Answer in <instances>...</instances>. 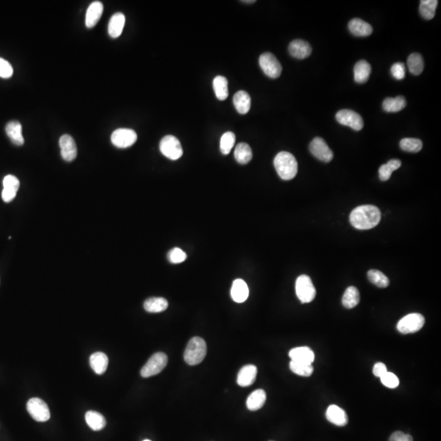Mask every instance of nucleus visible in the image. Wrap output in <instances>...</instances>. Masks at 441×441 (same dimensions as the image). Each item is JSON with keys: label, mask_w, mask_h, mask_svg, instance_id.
I'll use <instances>...</instances> for the list:
<instances>
[{"label": "nucleus", "mask_w": 441, "mask_h": 441, "mask_svg": "<svg viewBox=\"0 0 441 441\" xmlns=\"http://www.w3.org/2000/svg\"><path fill=\"white\" fill-rule=\"evenodd\" d=\"M381 212L373 205H361L353 209L350 215V222L358 230H369L379 224Z\"/></svg>", "instance_id": "f257e3e1"}, {"label": "nucleus", "mask_w": 441, "mask_h": 441, "mask_svg": "<svg viewBox=\"0 0 441 441\" xmlns=\"http://www.w3.org/2000/svg\"><path fill=\"white\" fill-rule=\"evenodd\" d=\"M275 170L281 179L289 181L296 177L299 165L292 154L282 152L277 154L274 160Z\"/></svg>", "instance_id": "f03ea898"}, {"label": "nucleus", "mask_w": 441, "mask_h": 441, "mask_svg": "<svg viewBox=\"0 0 441 441\" xmlns=\"http://www.w3.org/2000/svg\"><path fill=\"white\" fill-rule=\"evenodd\" d=\"M206 354L207 345L205 340L200 337H192L184 352V360L186 364L193 366L201 364Z\"/></svg>", "instance_id": "7ed1b4c3"}, {"label": "nucleus", "mask_w": 441, "mask_h": 441, "mask_svg": "<svg viewBox=\"0 0 441 441\" xmlns=\"http://www.w3.org/2000/svg\"><path fill=\"white\" fill-rule=\"evenodd\" d=\"M296 293L302 303H311L315 299L316 295V288L308 275H300L297 279Z\"/></svg>", "instance_id": "20e7f679"}, {"label": "nucleus", "mask_w": 441, "mask_h": 441, "mask_svg": "<svg viewBox=\"0 0 441 441\" xmlns=\"http://www.w3.org/2000/svg\"><path fill=\"white\" fill-rule=\"evenodd\" d=\"M160 150L161 153L169 160H178L183 155V150L179 140L173 135L164 136L160 141Z\"/></svg>", "instance_id": "39448f33"}, {"label": "nucleus", "mask_w": 441, "mask_h": 441, "mask_svg": "<svg viewBox=\"0 0 441 441\" xmlns=\"http://www.w3.org/2000/svg\"><path fill=\"white\" fill-rule=\"evenodd\" d=\"M425 324L424 316L419 313H412L402 318L397 324V330L403 333H414L422 329Z\"/></svg>", "instance_id": "423d86ee"}, {"label": "nucleus", "mask_w": 441, "mask_h": 441, "mask_svg": "<svg viewBox=\"0 0 441 441\" xmlns=\"http://www.w3.org/2000/svg\"><path fill=\"white\" fill-rule=\"evenodd\" d=\"M168 364V356L163 352H157L148 360L146 364L141 370V375L143 377H150L157 375L164 370Z\"/></svg>", "instance_id": "0eeeda50"}, {"label": "nucleus", "mask_w": 441, "mask_h": 441, "mask_svg": "<svg viewBox=\"0 0 441 441\" xmlns=\"http://www.w3.org/2000/svg\"><path fill=\"white\" fill-rule=\"evenodd\" d=\"M26 408H27L28 413L32 417L33 419L35 420L37 422H47L51 417L48 406L41 399H30V401L27 402Z\"/></svg>", "instance_id": "6e6552de"}, {"label": "nucleus", "mask_w": 441, "mask_h": 441, "mask_svg": "<svg viewBox=\"0 0 441 441\" xmlns=\"http://www.w3.org/2000/svg\"><path fill=\"white\" fill-rule=\"evenodd\" d=\"M259 65L265 75L271 79H277L281 75V64L271 53H265L260 56Z\"/></svg>", "instance_id": "1a4fd4ad"}, {"label": "nucleus", "mask_w": 441, "mask_h": 441, "mask_svg": "<svg viewBox=\"0 0 441 441\" xmlns=\"http://www.w3.org/2000/svg\"><path fill=\"white\" fill-rule=\"evenodd\" d=\"M137 140L136 132L129 128H119L111 135V142L118 148L132 146Z\"/></svg>", "instance_id": "9d476101"}, {"label": "nucleus", "mask_w": 441, "mask_h": 441, "mask_svg": "<svg viewBox=\"0 0 441 441\" xmlns=\"http://www.w3.org/2000/svg\"><path fill=\"white\" fill-rule=\"evenodd\" d=\"M336 120L341 125L348 126L356 131L361 130L364 127L362 117L352 110L339 111L336 115Z\"/></svg>", "instance_id": "9b49d317"}, {"label": "nucleus", "mask_w": 441, "mask_h": 441, "mask_svg": "<svg viewBox=\"0 0 441 441\" xmlns=\"http://www.w3.org/2000/svg\"><path fill=\"white\" fill-rule=\"evenodd\" d=\"M309 149L316 159L323 162H330L333 159V153L321 137L314 138L310 144Z\"/></svg>", "instance_id": "f8f14e48"}, {"label": "nucleus", "mask_w": 441, "mask_h": 441, "mask_svg": "<svg viewBox=\"0 0 441 441\" xmlns=\"http://www.w3.org/2000/svg\"><path fill=\"white\" fill-rule=\"evenodd\" d=\"M61 155L63 160L71 162L77 157V146L75 140L71 135L65 134L59 140Z\"/></svg>", "instance_id": "ddd939ff"}, {"label": "nucleus", "mask_w": 441, "mask_h": 441, "mask_svg": "<svg viewBox=\"0 0 441 441\" xmlns=\"http://www.w3.org/2000/svg\"><path fill=\"white\" fill-rule=\"evenodd\" d=\"M4 190L2 191L3 201L6 203L11 202L17 195L19 189L20 181L13 175H8L3 181Z\"/></svg>", "instance_id": "4468645a"}, {"label": "nucleus", "mask_w": 441, "mask_h": 441, "mask_svg": "<svg viewBox=\"0 0 441 441\" xmlns=\"http://www.w3.org/2000/svg\"><path fill=\"white\" fill-rule=\"evenodd\" d=\"M288 52L290 55L297 59H305L311 55L312 48L306 41L296 39L290 43Z\"/></svg>", "instance_id": "2eb2a0df"}, {"label": "nucleus", "mask_w": 441, "mask_h": 441, "mask_svg": "<svg viewBox=\"0 0 441 441\" xmlns=\"http://www.w3.org/2000/svg\"><path fill=\"white\" fill-rule=\"evenodd\" d=\"M257 373H258V369L255 365H244L238 373L237 383L239 386L243 387L251 386L256 380Z\"/></svg>", "instance_id": "dca6fc26"}, {"label": "nucleus", "mask_w": 441, "mask_h": 441, "mask_svg": "<svg viewBox=\"0 0 441 441\" xmlns=\"http://www.w3.org/2000/svg\"><path fill=\"white\" fill-rule=\"evenodd\" d=\"M326 418L328 422L337 426H344L348 424V414L337 405L328 406L326 410Z\"/></svg>", "instance_id": "f3484780"}, {"label": "nucleus", "mask_w": 441, "mask_h": 441, "mask_svg": "<svg viewBox=\"0 0 441 441\" xmlns=\"http://www.w3.org/2000/svg\"><path fill=\"white\" fill-rule=\"evenodd\" d=\"M103 9L104 7L103 3L100 1L92 2L87 8L85 18V25L87 28H92L96 26L103 15Z\"/></svg>", "instance_id": "a211bd4d"}, {"label": "nucleus", "mask_w": 441, "mask_h": 441, "mask_svg": "<svg viewBox=\"0 0 441 441\" xmlns=\"http://www.w3.org/2000/svg\"><path fill=\"white\" fill-rule=\"evenodd\" d=\"M230 295L233 301L237 303H242L247 300L250 295V290L247 283L243 279H237L233 282L230 290Z\"/></svg>", "instance_id": "6ab92c4d"}, {"label": "nucleus", "mask_w": 441, "mask_h": 441, "mask_svg": "<svg viewBox=\"0 0 441 441\" xmlns=\"http://www.w3.org/2000/svg\"><path fill=\"white\" fill-rule=\"evenodd\" d=\"M350 31L355 36L366 37L373 33V27L360 18H354L348 24Z\"/></svg>", "instance_id": "aec40b11"}, {"label": "nucleus", "mask_w": 441, "mask_h": 441, "mask_svg": "<svg viewBox=\"0 0 441 441\" xmlns=\"http://www.w3.org/2000/svg\"><path fill=\"white\" fill-rule=\"evenodd\" d=\"M5 131H6L7 135L9 136V138L14 145H18V146L23 145L25 141H24V137L22 136V126L20 122H9L7 124Z\"/></svg>", "instance_id": "412c9836"}, {"label": "nucleus", "mask_w": 441, "mask_h": 441, "mask_svg": "<svg viewBox=\"0 0 441 441\" xmlns=\"http://www.w3.org/2000/svg\"><path fill=\"white\" fill-rule=\"evenodd\" d=\"M288 355L291 360L293 361L308 363V364H312L315 361V353L311 348L307 347L293 348L290 351Z\"/></svg>", "instance_id": "4be33fe9"}, {"label": "nucleus", "mask_w": 441, "mask_h": 441, "mask_svg": "<svg viewBox=\"0 0 441 441\" xmlns=\"http://www.w3.org/2000/svg\"><path fill=\"white\" fill-rule=\"evenodd\" d=\"M125 25V16L122 13L114 14L110 20L108 33L111 38H118L121 35Z\"/></svg>", "instance_id": "5701e85b"}, {"label": "nucleus", "mask_w": 441, "mask_h": 441, "mask_svg": "<svg viewBox=\"0 0 441 441\" xmlns=\"http://www.w3.org/2000/svg\"><path fill=\"white\" fill-rule=\"evenodd\" d=\"M90 365L92 370L99 375H102L107 371L109 360L107 355L103 352H95L90 356Z\"/></svg>", "instance_id": "b1692460"}, {"label": "nucleus", "mask_w": 441, "mask_h": 441, "mask_svg": "<svg viewBox=\"0 0 441 441\" xmlns=\"http://www.w3.org/2000/svg\"><path fill=\"white\" fill-rule=\"evenodd\" d=\"M233 103L238 113L245 115L250 111L251 107V97L247 92L239 91L234 94Z\"/></svg>", "instance_id": "393cba45"}, {"label": "nucleus", "mask_w": 441, "mask_h": 441, "mask_svg": "<svg viewBox=\"0 0 441 441\" xmlns=\"http://www.w3.org/2000/svg\"><path fill=\"white\" fill-rule=\"evenodd\" d=\"M267 401V394L262 389L254 390L248 397L246 401V405L250 411H257L258 409H262Z\"/></svg>", "instance_id": "a878e982"}, {"label": "nucleus", "mask_w": 441, "mask_h": 441, "mask_svg": "<svg viewBox=\"0 0 441 441\" xmlns=\"http://www.w3.org/2000/svg\"><path fill=\"white\" fill-rule=\"evenodd\" d=\"M360 301V295L359 290L354 286H350L343 294L341 303L343 307L348 309H352L358 305Z\"/></svg>", "instance_id": "bb28decb"}, {"label": "nucleus", "mask_w": 441, "mask_h": 441, "mask_svg": "<svg viewBox=\"0 0 441 441\" xmlns=\"http://www.w3.org/2000/svg\"><path fill=\"white\" fill-rule=\"evenodd\" d=\"M169 307V303L164 298H151L145 301L144 309L150 313H160Z\"/></svg>", "instance_id": "cd10ccee"}, {"label": "nucleus", "mask_w": 441, "mask_h": 441, "mask_svg": "<svg viewBox=\"0 0 441 441\" xmlns=\"http://www.w3.org/2000/svg\"><path fill=\"white\" fill-rule=\"evenodd\" d=\"M371 74V66L366 61H360L354 68L355 81L358 83H366Z\"/></svg>", "instance_id": "c85d7f7f"}, {"label": "nucleus", "mask_w": 441, "mask_h": 441, "mask_svg": "<svg viewBox=\"0 0 441 441\" xmlns=\"http://www.w3.org/2000/svg\"><path fill=\"white\" fill-rule=\"evenodd\" d=\"M213 90L218 100L225 101L228 97V81L222 75L215 77L213 82Z\"/></svg>", "instance_id": "c756f323"}, {"label": "nucleus", "mask_w": 441, "mask_h": 441, "mask_svg": "<svg viewBox=\"0 0 441 441\" xmlns=\"http://www.w3.org/2000/svg\"><path fill=\"white\" fill-rule=\"evenodd\" d=\"M407 105L406 100L403 96H398L397 97H387L384 100L382 107L383 110L389 113H395L402 111Z\"/></svg>", "instance_id": "7c9ffc66"}, {"label": "nucleus", "mask_w": 441, "mask_h": 441, "mask_svg": "<svg viewBox=\"0 0 441 441\" xmlns=\"http://www.w3.org/2000/svg\"><path fill=\"white\" fill-rule=\"evenodd\" d=\"M234 158L241 164H247L253 158V152L249 144L241 142L237 145L234 150Z\"/></svg>", "instance_id": "2f4dec72"}, {"label": "nucleus", "mask_w": 441, "mask_h": 441, "mask_svg": "<svg viewBox=\"0 0 441 441\" xmlns=\"http://www.w3.org/2000/svg\"><path fill=\"white\" fill-rule=\"evenodd\" d=\"M85 420L87 424L92 430H103L107 424L104 416L96 411H88L86 413Z\"/></svg>", "instance_id": "473e14b6"}, {"label": "nucleus", "mask_w": 441, "mask_h": 441, "mask_svg": "<svg viewBox=\"0 0 441 441\" xmlns=\"http://www.w3.org/2000/svg\"><path fill=\"white\" fill-rule=\"evenodd\" d=\"M437 5V0H422L420 2V14L425 20L433 19L435 17Z\"/></svg>", "instance_id": "72a5a7b5"}, {"label": "nucleus", "mask_w": 441, "mask_h": 441, "mask_svg": "<svg viewBox=\"0 0 441 441\" xmlns=\"http://www.w3.org/2000/svg\"><path fill=\"white\" fill-rule=\"evenodd\" d=\"M401 166V161L400 160H391L386 164H382L378 169L380 179L383 181L390 179L392 173L400 169Z\"/></svg>", "instance_id": "f704fd0d"}, {"label": "nucleus", "mask_w": 441, "mask_h": 441, "mask_svg": "<svg viewBox=\"0 0 441 441\" xmlns=\"http://www.w3.org/2000/svg\"><path fill=\"white\" fill-rule=\"evenodd\" d=\"M409 72L414 75H419L424 69V62L419 54H412L407 61Z\"/></svg>", "instance_id": "c9c22d12"}, {"label": "nucleus", "mask_w": 441, "mask_h": 441, "mask_svg": "<svg viewBox=\"0 0 441 441\" xmlns=\"http://www.w3.org/2000/svg\"><path fill=\"white\" fill-rule=\"evenodd\" d=\"M289 367L292 373L303 377H310L313 373L314 369L312 364L291 360Z\"/></svg>", "instance_id": "e433bc0d"}, {"label": "nucleus", "mask_w": 441, "mask_h": 441, "mask_svg": "<svg viewBox=\"0 0 441 441\" xmlns=\"http://www.w3.org/2000/svg\"><path fill=\"white\" fill-rule=\"evenodd\" d=\"M367 275H368L369 281L378 288H386L390 283L389 279L386 277V275H384L381 271H377V270H370V271H368Z\"/></svg>", "instance_id": "4c0bfd02"}, {"label": "nucleus", "mask_w": 441, "mask_h": 441, "mask_svg": "<svg viewBox=\"0 0 441 441\" xmlns=\"http://www.w3.org/2000/svg\"><path fill=\"white\" fill-rule=\"evenodd\" d=\"M401 149L409 153H418L422 149V142L417 138H404L400 142Z\"/></svg>", "instance_id": "58836bf2"}, {"label": "nucleus", "mask_w": 441, "mask_h": 441, "mask_svg": "<svg viewBox=\"0 0 441 441\" xmlns=\"http://www.w3.org/2000/svg\"><path fill=\"white\" fill-rule=\"evenodd\" d=\"M235 142V135L232 132H226L220 140V151L223 155H228Z\"/></svg>", "instance_id": "ea45409f"}, {"label": "nucleus", "mask_w": 441, "mask_h": 441, "mask_svg": "<svg viewBox=\"0 0 441 441\" xmlns=\"http://www.w3.org/2000/svg\"><path fill=\"white\" fill-rule=\"evenodd\" d=\"M186 254L183 250H181L179 248H174L173 250L169 251L168 254V258L169 262L173 264H179L181 262L186 259Z\"/></svg>", "instance_id": "a19ab883"}, {"label": "nucleus", "mask_w": 441, "mask_h": 441, "mask_svg": "<svg viewBox=\"0 0 441 441\" xmlns=\"http://www.w3.org/2000/svg\"><path fill=\"white\" fill-rule=\"evenodd\" d=\"M380 378H381V383L383 384L384 386H386V387L390 388V389L397 388L399 386V384H400V380H399L398 377L396 374H394V373H390V372H387V373H385Z\"/></svg>", "instance_id": "79ce46f5"}, {"label": "nucleus", "mask_w": 441, "mask_h": 441, "mask_svg": "<svg viewBox=\"0 0 441 441\" xmlns=\"http://www.w3.org/2000/svg\"><path fill=\"white\" fill-rule=\"evenodd\" d=\"M13 74L12 65L4 58H0V77L4 79H9Z\"/></svg>", "instance_id": "37998d69"}, {"label": "nucleus", "mask_w": 441, "mask_h": 441, "mask_svg": "<svg viewBox=\"0 0 441 441\" xmlns=\"http://www.w3.org/2000/svg\"><path fill=\"white\" fill-rule=\"evenodd\" d=\"M392 76L397 80H402L405 77V66L402 62L395 63L390 68Z\"/></svg>", "instance_id": "c03bdc74"}, {"label": "nucleus", "mask_w": 441, "mask_h": 441, "mask_svg": "<svg viewBox=\"0 0 441 441\" xmlns=\"http://www.w3.org/2000/svg\"><path fill=\"white\" fill-rule=\"evenodd\" d=\"M389 441H413V437L402 431H396L390 435Z\"/></svg>", "instance_id": "a18cd8bd"}, {"label": "nucleus", "mask_w": 441, "mask_h": 441, "mask_svg": "<svg viewBox=\"0 0 441 441\" xmlns=\"http://www.w3.org/2000/svg\"><path fill=\"white\" fill-rule=\"evenodd\" d=\"M387 368L386 365H384L383 363L378 362L374 365L373 369V373L374 376L377 377H381L387 373Z\"/></svg>", "instance_id": "49530a36"}, {"label": "nucleus", "mask_w": 441, "mask_h": 441, "mask_svg": "<svg viewBox=\"0 0 441 441\" xmlns=\"http://www.w3.org/2000/svg\"><path fill=\"white\" fill-rule=\"evenodd\" d=\"M242 2L247 3V4H249V3H255L256 2V1H254V0H251V1H242Z\"/></svg>", "instance_id": "de8ad7c7"}, {"label": "nucleus", "mask_w": 441, "mask_h": 441, "mask_svg": "<svg viewBox=\"0 0 441 441\" xmlns=\"http://www.w3.org/2000/svg\"><path fill=\"white\" fill-rule=\"evenodd\" d=\"M143 441H152V440H150V439H145V440H143Z\"/></svg>", "instance_id": "09e8293b"}]
</instances>
